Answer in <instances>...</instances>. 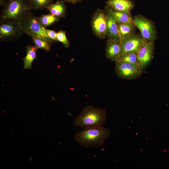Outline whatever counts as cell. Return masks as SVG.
I'll return each mask as SVG.
<instances>
[{
    "instance_id": "obj_4",
    "label": "cell",
    "mask_w": 169,
    "mask_h": 169,
    "mask_svg": "<svg viewBox=\"0 0 169 169\" xmlns=\"http://www.w3.org/2000/svg\"><path fill=\"white\" fill-rule=\"evenodd\" d=\"M19 23L23 34L29 35L31 37L51 40L46 34V28L40 24L38 17L32 13L23 19Z\"/></svg>"
},
{
    "instance_id": "obj_10",
    "label": "cell",
    "mask_w": 169,
    "mask_h": 169,
    "mask_svg": "<svg viewBox=\"0 0 169 169\" xmlns=\"http://www.w3.org/2000/svg\"><path fill=\"white\" fill-rule=\"evenodd\" d=\"M153 41L145 42L137 52L139 65L143 71L152 60L153 57Z\"/></svg>"
},
{
    "instance_id": "obj_24",
    "label": "cell",
    "mask_w": 169,
    "mask_h": 169,
    "mask_svg": "<svg viewBox=\"0 0 169 169\" xmlns=\"http://www.w3.org/2000/svg\"><path fill=\"white\" fill-rule=\"evenodd\" d=\"M64 2H66L72 3H75L80 1L81 0H61Z\"/></svg>"
},
{
    "instance_id": "obj_14",
    "label": "cell",
    "mask_w": 169,
    "mask_h": 169,
    "mask_svg": "<svg viewBox=\"0 0 169 169\" xmlns=\"http://www.w3.org/2000/svg\"><path fill=\"white\" fill-rule=\"evenodd\" d=\"M106 13V35L108 38V39H119L118 36L117 22L107 11Z\"/></svg>"
},
{
    "instance_id": "obj_11",
    "label": "cell",
    "mask_w": 169,
    "mask_h": 169,
    "mask_svg": "<svg viewBox=\"0 0 169 169\" xmlns=\"http://www.w3.org/2000/svg\"><path fill=\"white\" fill-rule=\"evenodd\" d=\"M121 40L119 39H108L105 48L106 58L115 63L119 60L120 49Z\"/></svg>"
},
{
    "instance_id": "obj_12",
    "label": "cell",
    "mask_w": 169,
    "mask_h": 169,
    "mask_svg": "<svg viewBox=\"0 0 169 169\" xmlns=\"http://www.w3.org/2000/svg\"><path fill=\"white\" fill-rule=\"evenodd\" d=\"M107 6L115 10L130 12L134 8V3L131 0H108Z\"/></svg>"
},
{
    "instance_id": "obj_5",
    "label": "cell",
    "mask_w": 169,
    "mask_h": 169,
    "mask_svg": "<svg viewBox=\"0 0 169 169\" xmlns=\"http://www.w3.org/2000/svg\"><path fill=\"white\" fill-rule=\"evenodd\" d=\"M133 20L135 26L140 30L144 39L154 41L156 39V28L151 20L141 14L135 16Z\"/></svg>"
},
{
    "instance_id": "obj_6",
    "label": "cell",
    "mask_w": 169,
    "mask_h": 169,
    "mask_svg": "<svg viewBox=\"0 0 169 169\" xmlns=\"http://www.w3.org/2000/svg\"><path fill=\"white\" fill-rule=\"evenodd\" d=\"M143 71L139 65L119 61L115 63V72L120 78L125 79H133L140 77Z\"/></svg>"
},
{
    "instance_id": "obj_2",
    "label": "cell",
    "mask_w": 169,
    "mask_h": 169,
    "mask_svg": "<svg viewBox=\"0 0 169 169\" xmlns=\"http://www.w3.org/2000/svg\"><path fill=\"white\" fill-rule=\"evenodd\" d=\"M108 129L102 126L84 128L76 134V142L86 148L100 146L110 136Z\"/></svg>"
},
{
    "instance_id": "obj_9",
    "label": "cell",
    "mask_w": 169,
    "mask_h": 169,
    "mask_svg": "<svg viewBox=\"0 0 169 169\" xmlns=\"http://www.w3.org/2000/svg\"><path fill=\"white\" fill-rule=\"evenodd\" d=\"M93 31L100 39L105 38L106 35V15L104 11L98 9L93 16L91 21Z\"/></svg>"
},
{
    "instance_id": "obj_20",
    "label": "cell",
    "mask_w": 169,
    "mask_h": 169,
    "mask_svg": "<svg viewBox=\"0 0 169 169\" xmlns=\"http://www.w3.org/2000/svg\"><path fill=\"white\" fill-rule=\"evenodd\" d=\"M32 9H42L52 4L53 0H29Z\"/></svg>"
},
{
    "instance_id": "obj_23",
    "label": "cell",
    "mask_w": 169,
    "mask_h": 169,
    "mask_svg": "<svg viewBox=\"0 0 169 169\" xmlns=\"http://www.w3.org/2000/svg\"><path fill=\"white\" fill-rule=\"evenodd\" d=\"M45 33L48 38L53 41L58 42L57 37V33L54 31L46 29Z\"/></svg>"
},
{
    "instance_id": "obj_18",
    "label": "cell",
    "mask_w": 169,
    "mask_h": 169,
    "mask_svg": "<svg viewBox=\"0 0 169 169\" xmlns=\"http://www.w3.org/2000/svg\"><path fill=\"white\" fill-rule=\"evenodd\" d=\"M35 44V46L38 49H43L46 51L50 50L53 41L45 39L40 38L31 37Z\"/></svg>"
},
{
    "instance_id": "obj_8",
    "label": "cell",
    "mask_w": 169,
    "mask_h": 169,
    "mask_svg": "<svg viewBox=\"0 0 169 169\" xmlns=\"http://www.w3.org/2000/svg\"><path fill=\"white\" fill-rule=\"evenodd\" d=\"M146 41L147 40L144 39L141 34L136 33L129 37L121 40L119 58L128 53L137 52Z\"/></svg>"
},
{
    "instance_id": "obj_7",
    "label": "cell",
    "mask_w": 169,
    "mask_h": 169,
    "mask_svg": "<svg viewBox=\"0 0 169 169\" xmlns=\"http://www.w3.org/2000/svg\"><path fill=\"white\" fill-rule=\"evenodd\" d=\"M22 34L19 22L9 20H0L1 41L16 39Z\"/></svg>"
},
{
    "instance_id": "obj_15",
    "label": "cell",
    "mask_w": 169,
    "mask_h": 169,
    "mask_svg": "<svg viewBox=\"0 0 169 169\" xmlns=\"http://www.w3.org/2000/svg\"><path fill=\"white\" fill-rule=\"evenodd\" d=\"M136 27L134 24L126 23H117L119 38L121 40L134 34L135 33Z\"/></svg>"
},
{
    "instance_id": "obj_13",
    "label": "cell",
    "mask_w": 169,
    "mask_h": 169,
    "mask_svg": "<svg viewBox=\"0 0 169 169\" xmlns=\"http://www.w3.org/2000/svg\"><path fill=\"white\" fill-rule=\"evenodd\" d=\"M106 9L117 23H126L134 24L133 18L131 16L130 12L115 10L107 6Z\"/></svg>"
},
{
    "instance_id": "obj_3",
    "label": "cell",
    "mask_w": 169,
    "mask_h": 169,
    "mask_svg": "<svg viewBox=\"0 0 169 169\" xmlns=\"http://www.w3.org/2000/svg\"><path fill=\"white\" fill-rule=\"evenodd\" d=\"M29 0H9L1 11L0 20L19 22L31 14Z\"/></svg>"
},
{
    "instance_id": "obj_25",
    "label": "cell",
    "mask_w": 169,
    "mask_h": 169,
    "mask_svg": "<svg viewBox=\"0 0 169 169\" xmlns=\"http://www.w3.org/2000/svg\"><path fill=\"white\" fill-rule=\"evenodd\" d=\"M8 2H6L5 0H0V5L1 6H5Z\"/></svg>"
},
{
    "instance_id": "obj_1",
    "label": "cell",
    "mask_w": 169,
    "mask_h": 169,
    "mask_svg": "<svg viewBox=\"0 0 169 169\" xmlns=\"http://www.w3.org/2000/svg\"><path fill=\"white\" fill-rule=\"evenodd\" d=\"M106 116L105 109L86 106L75 119L73 125L84 128L102 126L106 120Z\"/></svg>"
},
{
    "instance_id": "obj_16",
    "label": "cell",
    "mask_w": 169,
    "mask_h": 169,
    "mask_svg": "<svg viewBox=\"0 0 169 169\" xmlns=\"http://www.w3.org/2000/svg\"><path fill=\"white\" fill-rule=\"evenodd\" d=\"M38 49L34 45H28L26 47V55L23 59L24 69H31L32 63L37 57L36 51Z\"/></svg>"
},
{
    "instance_id": "obj_22",
    "label": "cell",
    "mask_w": 169,
    "mask_h": 169,
    "mask_svg": "<svg viewBox=\"0 0 169 169\" xmlns=\"http://www.w3.org/2000/svg\"><path fill=\"white\" fill-rule=\"evenodd\" d=\"M56 37L58 41L62 43L64 47L69 46V42L67 39L65 31L60 30L56 33Z\"/></svg>"
},
{
    "instance_id": "obj_19",
    "label": "cell",
    "mask_w": 169,
    "mask_h": 169,
    "mask_svg": "<svg viewBox=\"0 0 169 169\" xmlns=\"http://www.w3.org/2000/svg\"><path fill=\"white\" fill-rule=\"evenodd\" d=\"M38 18L41 25L46 28V27L51 25L59 21L60 18L50 13L38 17Z\"/></svg>"
},
{
    "instance_id": "obj_21",
    "label": "cell",
    "mask_w": 169,
    "mask_h": 169,
    "mask_svg": "<svg viewBox=\"0 0 169 169\" xmlns=\"http://www.w3.org/2000/svg\"><path fill=\"white\" fill-rule=\"evenodd\" d=\"M125 61L139 65L137 52L125 54L119 58L118 61Z\"/></svg>"
},
{
    "instance_id": "obj_17",
    "label": "cell",
    "mask_w": 169,
    "mask_h": 169,
    "mask_svg": "<svg viewBox=\"0 0 169 169\" xmlns=\"http://www.w3.org/2000/svg\"><path fill=\"white\" fill-rule=\"evenodd\" d=\"M47 8L50 13L60 18L64 17L66 13V8L62 0L58 1L49 6Z\"/></svg>"
}]
</instances>
